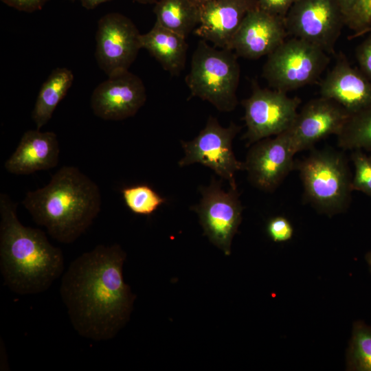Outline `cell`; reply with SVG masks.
I'll list each match as a JSON object with an SVG mask.
<instances>
[{"label":"cell","mask_w":371,"mask_h":371,"mask_svg":"<svg viewBox=\"0 0 371 371\" xmlns=\"http://www.w3.org/2000/svg\"><path fill=\"white\" fill-rule=\"evenodd\" d=\"M125 259L119 245H99L74 260L63 274L60 296L80 336L109 340L128 320L135 297L124 281Z\"/></svg>","instance_id":"1"},{"label":"cell","mask_w":371,"mask_h":371,"mask_svg":"<svg viewBox=\"0 0 371 371\" xmlns=\"http://www.w3.org/2000/svg\"><path fill=\"white\" fill-rule=\"evenodd\" d=\"M17 204L0 194V270L5 284L20 295L47 290L64 271L60 249L41 229L23 225Z\"/></svg>","instance_id":"2"},{"label":"cell","mask_w":371,"mask_h":371,"mask_svg":"<svg viewBox=\"0 0 371 371\" xmlns=\"http://www.w3.org/2000/svg\"><path fill=\"white\" fill-rule=\"evenodd\" d=\"M22 204L34 221L57 241L76 240L101 210L98 185L75 166H65L44 187L25 194Z\"/></svg>","instance_id":"3"},{"label":"cell","mask_w":371,"mask_h":371,"mask_svg":"<svg viewBox=\"0 0 371 371\" xmlns=\"http://www.w3.org/2000/svg\"><path fill=\"white\" fill-rule=\"evenodd\" d=\"M306 200L319 212H343L351 201L352 177L347 157L330 148L314 150L296 165Z\"/></svg>","instance_id":"4"},{"label":"cell","mask_w":371,"mask_h":371,"mask_svg":"<svg viewBox=\"0 0 371 371\" xmlns=\"http://www.w3.org/2000/svg\"><path fill=\"white\" fill-rule=\"evenodd\" d=\"M237 57L230 49H217L201 40L186 77L191 97L207 101L223 112L233 111L240 74Z\"/></svg>","instance_id":"5"},{"label":"cell","mask_w":371,"mask_h":371,"mask_svg":"<svg viewBox=\"0 0 371 371\" xmlns=\"http://www.w3.org/2000/svg\"><path fill=\"white\" fill-rule=\"evenodd\" d=\"M329 61V54L318 46L291 37L267 56L262 76L271 87L287 93L315 82Z\"/></svg>","instance_id":"6"},{"label":"cell","mask_w":371,"mask_h":371,"mask_svg":"<svg viewBox=\"0 0 371 371\" xmlns=\"http://www.w3.org/2000/svg\"><path fill=\"white\" fill-rule=\"evenodd\" d=\"M240 129L234 122L223 127L216 118L210 116L196 137L188 142H181L184 157L179 161V166L202 164L227 181L231 188H237L235 175L237 171L244 170V164L235 157L232 142Z\"/></svg>","instance_id":"7"},{"label":"cell","mask_w":371,"mask_h":371,"mask_svg":"<svg viewBox=\"0 0 371 371\" xmlns=\"http://www.w3.org/2000/svg\"><path fill=\"white\" fill-rule=\"evenodd\" d=\"M284 23L288 35L311 43L328 54H334L346 25L338 0H295Z\"/></svg>","instance_id":"8"},{"label":"cell","mask_w":371,"mask_h":371,"mask_svg":"<svg viewBox=\"0 0 371 371\" xmlns=\"http://www.w3.org/2000/svg\"><path fill=\"white\" fill-rule=\"evenodd\" d=\"M300 102L298 98H291L285 92L254 84L251 95L242 102L247 127L243 138L247 145L289 130Z\"/></svg>","instance_id":"9"},{"label":"cell","mask_w":371,"mask_h":371,"mask_svg":"<svg viewBox=\"0 0 371 371\" xmlns=\"http://www.w3.org/2000/svg\"><path fill=\"white\" fill-rule=\"evenodd\" d=\"M201 198L191 207L199 216L204 234L225 255L231 253L232 239L242 221L243 207L237 188L222 189L214 177L207 186H200Z\"/></svg>","instance_id":"10"},{"label":"cell","mask_w":371,"mask_h":371,"mask_svg":"<svg viewBox=\"0 0 371 371\" xmlns=\"http://www.w3.org/2000/svg\"><path fill=\"white\" fill-rule=\"evenodd\" d=\"M140 35L133 21L120 13H108L100 19L95 54L108 77L128 71L142 48Z\"/></svg>","instance_id":"11"},{"label":"cell","mask_w":371,"mask_h":371,"mask_svg":"<svg viewBox=\"0 0 371 371\" xmlns=\"http://www.w3.org/2000/svg\"><path fill=\"white\" fill-rule=\"evenodd\" d=\"M295 154L287 130L251 144L243 162L244 170L254 186L273 192L295 167Z\"/></svg>","instance_id":"12"},{"label":"cell","mask_w":371,"mask_h":371,"mask_svg":"<svg viewBox=\"0 0 371 371\" xmlns=\"http://www.w3.org/2000/svg\"><path fill=\"white\" fill-rule=\"evenodd\" d=\"M146 91L141 78L126 71L108 77L91 96V107L97 117L118 121L134 116L145 104Z\"/></svg>","instance_id":"13"},{"label":"cell","mask_w":371,"mask_h":371,"mask_svg":"<svg viewBox=\"0 0 371 371\" xmlns=\"http://www.w3.org/2000/svg\"><path fill=\"white\" fill-rule=\"evenodd\" d=\"M349 116L345 109L332 100L320 96L308 102L288 130L295 153L312 148L330 135L337 136Z\"/></svg>","instance_id":"14"},{"label":"cell","mask_w":371,"mask_h":371,"mask_svg":"<svg viewBox=\"0 0 371 371\" xmlns=\"http://www.w3.org/2000/svg\"><path fill=\"white\" fill-rule=\"evenodd\" d=\"M287 36L284 19L255 7L243 19L229 49L238 57L258 59L273 52Z\"/></svg>","instance_id":"15"},{"label":"cell","mask_w":371,"mask_h":371,"mask_svg":"<svg viewBox=\"0 0 371 371\" xmlns=\"http://www.w3.org/2000/svg\"><path fill=\"white\" fill-rule=\"evenodd\" d=\"M255 7V0H211L200 6V22L193 32L216 47L229 49L243 19Z\"/></svg>","instance_id":"16"},{"label":"cell","mask_w":371,"mask_h":371,"mask_svg":"<svg viewBox=\"0 0 371 371\" xmlns=\"http://www.w3.org/2000/svg\"><path fill=\"white\" fill-rule=\"evenodd\" d=\"M320 96L332 100L351 115L371 104V81L342 54L319 83Z\"/></svg>","instance_id":"17"},{"label":"cell","mask_w":371,"mask_h":371,"mask_svg":"<svg viewBox=\"0 0 371 371\" xmlns=\"http://www.w3.org/2000/svg\"><path fill=\"white\" fill-rule=\"evenodd\" d=\"M60 148L57 135L52 131L28 130L4 164L5 170L14 175H30L49 170L58 165Z\"/></svg>","instance_id":"18"},{"label":"cell","mask_w":371,"mask_h":371,"mask_svg":"<svg viewBox=\"0 0 371 371\" xmlns=\"http://www.w3.org/2000/svg\"><path fill=\"white\" fill-rule=\"evenodd\" d=\"M141 47L146 49L171 76H179L184 69L188 44L186 38L155 23L140 35Z\"/></svg>","instance_id":"19"},{"label":"cell","mask_w":371,"mask_h":371,"mask_svg":"<svg viewBox=\"0 0 371 371\" xmlns=\"http://www.w3.org/2000/svg\"><path fill=\"white\" fill-rule=\"evenodd\" d=\"M72 71L57 67L43 83L32 113L36 128H41L51 119L58 103L64 98L74 81Z\"/></svg>","instance_id":"20"},{"label":"cell","mask_w":371,"mask_h":371,"mask_svg":"<svg viewBox=\"0 0 371 371\" xmlns=\"http://www.w3.org/2000/svg\"><path fill=\"white\" fill-rule=\"evenodd\" d=\"M153 12L155 23L185 38L200 22V7L192 0H157Z\"/></svg>","instance_id":"21"},{"label":"cell","mask_w":371,"mask_h":371,"mask_svg":"<svg viewBox=\"0 0 371 371\" xmlns=\"http://www.w3.org/2000/svg\"><path fill=\"white\" fill-rule=\"evenodd\" d=\"M337 137V145L344 150L371 152V104L350 115Z\"/></svg>","instance_id":"22"},{"label":"cell","mask_w":371,"mask_h":371,"mask_svg":"<svg viewBox=\"0 0 371 371\" xmlns=\"http://www.w3.org/2000/svg\"><path fill=\"white\" fill-rule=\"evenodd\" d=\"M346 368L352 371H371V326L363 321H356L352 325Z\"/></svg>","instance_id":"23"},{"label":"cell","mask_w":371,"mask_h":371,"mask_svg":"<svg viewBox=\"0 0 371 371\" xmlns=\"http://www.w3.org/2000/svg\"><path fill=\"white\" fill-rule=\"evenodd\" d=\"M126 207L134 214L150 215L166 200L146 183L124 187L121 190Z\"/></svg>","instance_id":"24"},{"label":"cell","mask_w":371,"mask_h":371,"mask_svg":"<svg viewBox=\"0 0 371 371\" xmlns=\"http://www.w3.org/2000/svg\"><path fill=\"white\" fill-rule=\"evenodd\" d=\"M350 158L354 166L352 177V191L361 192L371 198V156L361 150L351 151Z\"/></svg>","instance_id":"25"},{"label":"cell","mask_w":371,"mask_h":371,"mask_svg":"<svg viewBox=\"0 0 371 371\" xmlns=\"http://www.w3.org/2000/svg\"><path fill=\"white\" fill-rule=\"evenodd\" d=\"M346 25L354 32L350 39L362 36L371 27V0H357L346 20Z\"/></svg>","instance_id":"26"},{"label":"cell","mask_w":371,"mask_h":371,"mask_svg":"<svg viewBox=\"0 0 371 371\" xmlns=\"http://www.w3.org/2000/svg\"><path fill=\"white\" fill-rule=\"evenodd\" d=\"M267 231L269 236L278 243L290 240L293 234V229L290 222L285 217L278 216L271 218L267 223Z\"/></svg>","instance_id":"27"},{"label":"cell","mask_w":371,"mask_h":371,"mask_svg":"<svg viewBox=\"0 0 371 371\" xmlns=\"http://www.w3.org/2000/svg\"><path fill=\"white\" fill-rule=\"evenodd\" d=\"M356 57L361 72L371 81V32L358 45Z\"/></svg>","instance_id":"28"},{"label":"cell","mask_w":371,"mask_h":371,"mask_svg":"<svg viewBox=\"0 0 371 371\" xmlns=\"http://www.w3.org/2000/svg\"><path fill=\"white\" fill-rule=\"evenodd\" d=\"M257 7L284 19L295 0H255Z\"/></svg>","instance_id":"29"},{"label":"cell","mask_w":371,"mask_h":371,"mask_svg":"<svg viewBox=\"0 0 371 371\" xmlns=\"http://www.w3.org/2000/svg\"><path fill=\"white\" fill-rule=\"evenodd\" d=\"M18 10L32 12L41 10L48 0H1Z\"/></svg>","instance_id":"30"},{"label":"cell","mask_w":371,"mask_h":371,"mask_svg":"<svg viewBox=\"0 0 371 371\" xmlns=\"http://www.w3.org/2000/svg\"><path fill=\"white\" fill-rule=\"evenodd\" d=\"M357 0H338L346 20L351 12Z\"/></svg>","instance_id":"31"},{"label":"cell","mask_w":371,"mask_h":371,"mask_svg":"<svg viewBox=\"0 0 371 371\" xmlns=\"http://www.w3.org/2000/svg\"><path fill=\"white\" fill-rule=\"evenodd\" d=\"M109 0H80L82 5L86 9H93L98 5Z\"/></svg>","instance_id":"32"},{"label":"cell","mask_w":371,"mask_h":371,"mask_svg":"<svg viewBox=\"0 0 371 371\" xmlns=\"http://www.w3.org/2000/svg\"><path fill=\"white\" fill-rule=\"evenodd\" d=\"M365 259L368 263V265L370 267V271H371V251H368L366 256H365Z\"/></svg>","instance_id":"33"},{"label":"cell","mask_w":371,"mask_h":371,"mask_svg":"<svg viewBox=\"0 0 371 371\" xmlns=\"http://www.w3.org/2000/svg\"><path fill=\"white\" fill-rule=\"evenodd\" d=\"M135 1L142 4H151V3H155L157 0H135Z\"/></svg>","instance_id":"34"},{"label":"cell","mask_w":371,"mask_h":371,"mask_svg":"<svg viewBox=\"0 0 371 371\" xmlns=\"http://www.w3.org/2000/svg\"><path fill=\"white\" fill-rule=\"evenodd\" d=\"M192 1L200 7L201 5L205 3H207V2H208V1H210L211 0H192Z\"/></svg>","instance_id":"35"},{"label":"cell","mask_w":371,"mask_h":371,"mask_svg":"<svg viewBox=\"0 0 371 371\" xmlns=\"http://www.w3.org/2000/svg\"><path fill=\"white\" fill-rule=\"evenodd\" d=\"M371 32V27H369L368 29H367L366 30H365L363 32V33L362 34V36L363 35H365V34H367L368 33L370 32Z\"/></svg>","instance_id":"36"}]
</instances>
